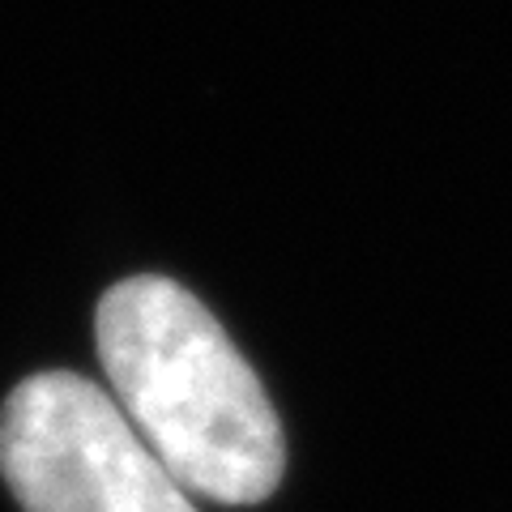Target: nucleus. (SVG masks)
I'll return each instance as SVG.
<instances>
[{"label": "nucleus", "mask_w": 512, "mask_h": 512, "mask_svg": "<svg viewBox=\"0 0 512 512\" xmlns=\"http://www.w3.org/2000/svg\"><path fill=\"white\" fill-rule=\"evenodd\" d=\"M94 333L116 406L188 495L261 504L278 491V414L197 295L137 274L103 295Z\"/></svg>", "instance_id": "f257e3e1"}, {"label": "nucleus", "mask_w": 512, "mask_h": 512, "mask_svg": "<svg viewBox=\"0 0 512 512\" xmlns=\"http://www.w3.org/2000/svg\"><path fill=\"white\" fill-rule=\"evenodd\" d=\"M0 474L26 512H197L116 397L77 372H39L9 393Z\"/></svg>", "instance_id": "f03ea898"}]
</instances>
